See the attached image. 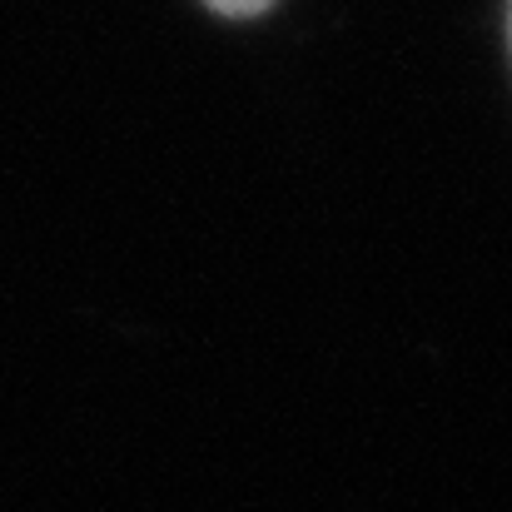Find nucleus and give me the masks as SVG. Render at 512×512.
<instances>
[{
	"instance_id": "1",
	"label": "nucleus",
	"mask_w": 512,
	"mask_h": 512,
	"mask_svg": "<svg viewBox=\"0 0 512 512\" xmlns=\"http://www.w3.org/2000/svg\"><path fill=\"white\" fill-rule=\"evenodd\" d=\"M219 15H259V10H269L274 0H209Z\"/></svg>"
}]
</instances>
